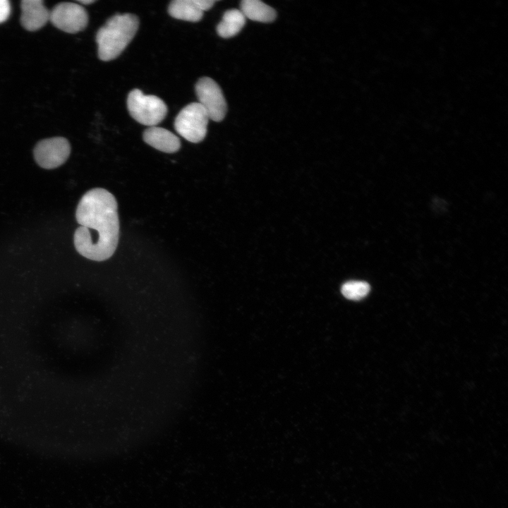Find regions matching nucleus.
<instances>
[{
  "instance_id": "nucleus-15",
  "label": "nucleus",
  "mask_w": 508,
  "mask_h": 508,
  "mask_svg": "<svg viewBox=\"0 0 508 508\" xmlns=\"http://www.w3.org/2000/svg\"><path fill=\"white\" fill-rule=\"evenodd\" d=\"M197 4L200 8L204 12L210 9L215 3L213 0H196Z\"/></svg>"
},
{
  "instance_id": "nucleus-1",
  "label": "nucleus",
  "mask_w": 508,
  "mask_h": 508,
  "mask_svg": "<svg viewBox=\"0 0 508 508\" xmlns=\"http://www.w3.org/2000/svg\"><path fill=\"white\" fill-rule=\"evenodd\" d=\"M75 218L80 226L74 233L73 241L79 254L95 261L111 257L119 239L115 197L104 188L88 190L78 202Z\"/></svg>"
},
{
  "instance_id": "nucleus-8",
  "label": "nucleus",
  "mask_w": 508,
  "mask_h": 508,
  "mask_svg": "<svg viewBox=\"0 0 508 508\" xmlns=\"http://www.w3.org/2000/svg\"><path fill=\"white\" fill-rule=\"evenodd\" d=\"M20 8V23L28 31H36L49 20L50 11L42 0H23Z\"/></svg>"
},
{
  "instance_id": "nucleus-6",
  "label": "nucleus",
  "mask_w": 508,
  "mask_h": 508,
  "mask_svg": "<svg viewBox=\"0 0 508 508\" xmlns=\"http://www.w3.org/2000/svg\"><path fill=\"white\" fill-rule=\"evenodd\" d=\"M49 20L58 29L68 33L83 30L88 23V14L80 4L61 2L50 11Z\"/></svg>"
},
{
  "instance_id": "nucleus-11",
  "label": "nucleus",
  "mask_w": 508,
  "mask_h": 508,
  "mask_svg": "<svg viewBox=\"0 0 508 508\" xmlns=\"http://www.w3.org/2000/svg\"><path fill=\"white\" fill-rule=\"evenodd\" d=\"M168 12L174 18L190 22H198L203 16V11L196 0L172 1L169 5Z\"/></svg>"
},
{
  "instance_id": "nucleus-5",
  "label": "nucleus",
  "mask_w": 508,
  "mask_h": 508,
  "mask_svg": "<svg viewBox=\"0 0 508 508\" xmlns=\"http://www.w3.org/2000/svg\"><path fill=\"white\" fill-rule=\"evenodd\" d=\"M198 103L206 111L209 119L219 122L224 119L227 105L219 85L209 77H202L195 85Z\"/></svg>"
},
{
  "instance_id": "nucleus-2",
  "label": "nucleus",
  "mask_w": 508,
  "mask_h": 508,
  "mask_svg": "<svg viewBox=\"0 0 508 508\" xmlns=\"http://www.w3.org/2000/svg\"><path fill=\"white\" fill-rule=\"evenodd\" d=\"M138 26V18L134 14H116L109 18L96 35L99 58L108 61L119 56L135 36Z\"/></svg>"
},
{
  "instance_id": "nucleus-13",
  "label": "nucleus",
  "mask_w": 508,
  "mask_h": 508,
  "mask_svg": "<svg viewBox=\"0 0 508 508\" xmlns=\"http://www.w3.org/2000/svg\"><path fill=\"white\" fill-rule=\"evenodd\" d=\"M370 290V285L365 282L349 281L344 283L341 291L344 297L350 300H361L365 297Z\"/></svg>"
},
{
  "instance_id": "nucleus-9",
  "label": "nucleus",
  "mask_w": 508,
  "mask_h": 508,
  "mask_svg": "<svg viewBox=\"0 0 508 508\" xmlns=\"http://www.w3.org/2000/svg\"><path fill=\"white\" fill-rule=\"evenodd\" d=\"M144 141L152 147L167 153L177 152L181 147L179 138L166 128L151 126L143 135Z\"/></svg>"
},
{
  "instance_id": "nucleus-16",
  "label": "nucleus",
  "mask_w": 508,
  "mask_h": 508,
  "mask_svg": "<svg viewBox=\"0 0 508 508\" xmlns=\"http://www.w3.org/2000/svg\"><path fill=\"white\" fill-rule=\"evenodd\" d=\"M95 1V0H80V1H78V3L85 4V5H88V4L94 3Z\"/></svg>"
},
{
  "instance_id": "nucleus-4",
  "label": "nucleus",
  "mask_w": 508,
  "mask_h": 508,
  "mask_svg": "<svg viewBox=\"0 0 508 508\" xmlns=\"http://www.w3.org/2000/svg\"><path fill=\"white\" fill-rule=\"evenodd\" d=\"M209 116L198 102H193L179 113L174 121L176 132L189 142L202 141L207 133Z\"/></svg>"
},
{
  "instance_id": "nucleus-3",
  "label": "nucleus",
  "mask_w": 508,
  "mask_h": 508,
  "mask_svg": "<svg viewBox=\"0 0 508 508\" xmlns=\"http://www.w3.org/2000/svg\"><path fill=\"white\" fill-rule=\"evenodd\" d=\"M127 107L135 121L150 127L159 123L167 113V107L162 99L155 95H144L138 89L129 92Z\"/></svg>"
},
{
  "instance_id": "nucleus-12",
  "label": "nucleus",
  "mask_w": 508,
  "mask_h": 508,
  "mask_svg": "<svg viewBox=\"0 0 508 508\" xmlns=\"http://www.w3.org/2000/svg\"><path fill=\"white\" fill-rule=\"evenodd\" d=\"M245 23L246 18L240 10L229 9L224 12L217 25V32L222 38H230L236 35Z\"/></svg>"
},
{
  "instance_id": "nucleus-10",
  "label": "nucleus",
  "mask_w": 508,
  "mask_h": 508,
  "mask_svg": "<svg viewBox=\"0 0 508 508\" xmlns=\"http://www.w3.org/2000/svg\"><path fill=\"white\" fill-rule=\"evenodd\" d=\"M240 7L245 18L252 20L270 23L277 16L274 8L259 0H243Z\"/></svg>"
},
{
  "instance_id": "nucleus-7",
  "label": "nucleus",
  "mask_w": 508,
  "mask_h": 508,
  "mask_svg": "<svg viewBox=\"0 0 508 508\" xmlns=\"http://www.w3.org/2000/svg\"><path fill=\"white\" fill-rule=\"evenodd\" d=\"M34 157L39 166L52 169L62 165L71 153V145L63 137H54L40 140L34 148Z\"/></svg>"
},
{
  "instance_id": "nucleus-14",
  "label": "nucleus",
  "mask_w": 508,
  "mask_h": 508,
  "mask_svg": "<svg viewBox=\"0 0 508 508\" xmlns=\"http://www.w3.org/2000/svg\"><path fill=\"white\" fill-rule=\"evenodd\" d=\"M11 4L8 0H0V23L6 21L11 14Z\"/></svg>"
}]
</instances>
